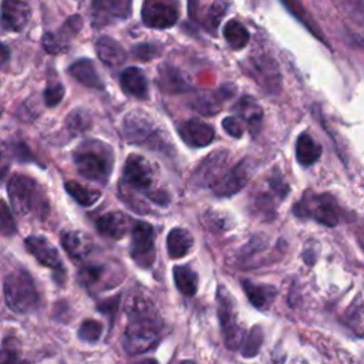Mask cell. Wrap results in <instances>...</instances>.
Returning <instances> with one entry per match:
<instances>
[{"mask_svg":"<svg viewBox=\"0 0 364 364\" xmlns=\"http://www.w3.org/2000/svg\"><path fill=\"white\" fill-rule=\"evenodd\" d=\"M255 164L250 158H245L237 162L233 168L228 169L223 176L212 186L216 196H232L237 193L250 179Z\"/></svg>","mask_w":364,"mask_h":364,"instance_id":"14","label":"cell"},{"mask_svg":"<svg viewBox=\"0 0 364 364\" xmlns=\"http://www.w3.org/2000/svg\"><path fill=\"white\" fill-rule=\"evenodd\" d=\"M321 155V146L309 135L301 134L296 142V159L303 166H310Z\"/></svg>","mask_w":364,"mask_h":364,"instance_id":"26","label":"cell"},{"mask_svg":"<svg viewBox=\"0 0 364 364\" xmlns=\"http://www.w3.org/2000/svg\"><path fill=\"white\" fill-rule=\"evenodd\" d=\"M216 301H218V318L222 328L225 344L229 350H237L242 346L246 333L237 323L235 300L223 284L218 287Z\"/></svg>","mask_w":364,"mask_h":364,"instance_id":"6","label":"cell"},{"mask_svg":"<svg viewBox=\"0 0 364 364\" xmlns=\"http://www.w3.org/2000/svg\"><path fill=\"white\" fill-rule=\"evenodd\" d=\"M155 235L154 228L148 222H135L131 230L129 253L134 262L148 269L155 262Z\"/></svg>","mask_w":364,"mask_h":364,"instance_id":"9","label":"cell"},{"mask_svg":"<svg viewBox=\"0 0 364 364\" xmlns=\"http://www.w3.org/2000/svg\"><path fill=\"white\" fill-rule=\"evenodd\" d=\"M16 222L7 203L0 199V233L3 236H13L16 233Z\"/></svg>","mask_w":364,"mask_h":364,"instance_id":"38","label":"cell"},{"mask_svg":"<svg viewBox=\"0 0 364 364\" xmlns=\"http://www.w3.org/2000/svg\"><path fill=\"white\" fill-rule=\"evenodd\" d=\"M228 10V3L225 0H213L209 4V10L205 14V17L202 18V24L208 28V30H215L219 23L220 18L225 16Z\"/></svg>","mask_w":364,"mask_h":364,"instance_id":"32","label":"cell"},{"mask_svg":"<svg viewBox=\"0 0 364 364\" xmlns=\"http://www.w3.org/2000/svg\"><path fill=\"white\" fill-rule=\"evenodd\" d=\"M242 287L249 299V301L256 307V309H266L269 307L276 294L277 289L270 284H260V283H253L249 279L242 280Z\"/></svg>","mask_w":364,"mask_h":364,"instance_id":"19","label":"cell"},{"mask_svg":"<svg viewBox=\"0 0 364 364\" xmlns=\"http://www.w3.org/2000/svg\"><path fill=\"white\" fill-rule=\"evenodd\" d=\"M102 274H104V267L102 266L90 264V266L82 267L78 272V280L81 282L82 286L92 287V286H95L101 280Z\"/></svg>","mask_w":364,"mask_h":364,"instance_id":"36","label":"cell"},{"mask_svg":"<svg viewBox=\"0 0 364 364\" xmlns=\"http://www.w3.org/2000/svg\"><path fill=\"white\" fill-rule=\"evenodd\" d=\"M193 246V237L189 230L183 228H173L166 236V250L171 259H181L186 256Z\"/></svg>","mask_w":364,"mask_h":364,"instance_id":"21","label":"cell"},{"mask_svg":"<svg viewBox=\"0 0 364 364\" xmlns=\"http://www.w3.org/2000/svg\"><path fill=\"white\" fill-rule=\"evenodd\" d=\"M10 57V51L4 44H0V65L4 64Z\"/></svg>","mask_w":364,"mask_h":364,"instance_id":"47","label":"cell"},{"mask_svg":"<svg viewBox=\"0 0 364 364\" xmlns=\"http://www.w3.org/2000/svg\"><path fill=\"white\" fill-rule=\"evenodd\" d=\"M178 132L188 145L195 148L208 146L215 138L213 128L200 119H188L179 124Z\"/></svg>","mask_w":364,"mask_h":364,"instance_id":"17","label":"cell"},{"mask_svg":"<svg viewBox=\"0 0 364 364\" xmlns=\"http://www.w3.org/2000/svg\"><path fill=\"white\" fill-rule=\"evenodd\" d=\"M78 338L85 343H95L101 338L102 334V324L97 320H84L78 327Z\"/></svg>","mask_w":364,"mask_h":364,"instance_id":"34","label":"cell"},{"mask_svg":"<svg viewBox=\"0 0 364 364\" xmlns=\"http://www.w3.org/2000/svg\"><path fill=\"white\" fill-rule=\"evenodd\" d=\"M132 13V0H92L91 21L95 28L117 20H127Z\"/></svg>","mask_w":364,"mask_h":364,"instance_id":"13","label":"cell"},{"mask_svg":"<svg viewBox=\"0 0 364 364\" xmlns=\"http://www.w3.org/2000/svg\"><path fill=\"white\" fill-rule=\"evenodd\" d=\"M175 287L185 296H193L198 290V274L186 264L173 267Z\"/></svg>","mask_w":364,"mask_h":364,"instance_id":"27","label":"cell"},{"mask_svg":"<svg viewBox=\"0 0 364 364\" xmlns=\"http://www.w3.org/2000/svg\"><path fill=\"white\" fill-rule=\"evenodd\" d=\"M141 17L151 28H169L179 17L178 0H144Z\"/></svg>","mask_w":364,"mask_h":364,"instance_id":"10","label":"cell"},{"mask_svg":"<svg viewBox=\"0 0 364 364\" xmlns=\"http://www.w3.org/2000/svg\"><path fill=\"white\" fill-rule=\"evenodd\" d=\"M282 4L284 6V9L299 21L301 23L318 41L321 43H326V37L324 34L321 33L318 24L314 21L313 16L309 13V10L304 7V4L300 1V0H280Z\"/></svg>","mask_w":364,"mask_h":364,"instance_id":"22","label":"cell"},{"mask_svg":"<svg viewBox=\"0 0 364 364\" xmlns=\"http://www.w3.org/2000/svg\"><path fill=\"white\" fill-rule=\"evenodd\" d=\"M124 181L128 188L144 191L145 195H149L155 181V171L152 164L141 155H129L124 166Z\"/></svg>","mask_w":364,"mask_h":364,"instance_id":"12","label":"cell"},{"mask_svg":"<svg viewBox=\"0 0 364 364\" xmlns=\"http://www.w3.org/2000/svg\"><path fill=\"white\" fill-rule=\"evenodd\" d=\"M127 311L129 323L122 336V347L131 355L146 353L156 346L161 336V327L154 316V307L144 297H132Z\"/></svg>","mask_w":364,"mask_h":364,"instance_id":"1","label":"cell"},{"mask_svg":"<svg viewBox=\"0 0 364 364\" xmlns=\"http://www.w3.org/2000/svg\"><path fill=\"white\" fill-rule=\"evenodd\" d=\"M264 333L262 326H255L252 330L245 336L242 343V355L245 358H253L259 354L260 347L263 344Z\"/></svg>","mask_w":364,"mask_h":364,"instance_id":"31","label":"cell"},{"mask_svg":"<svg viewBox=\"0 0 364 364\" xmlns=\"http://www.w3.org/2000/svg\"><path fill=\"white\" fill-rule=\"evenodd\" d=\"M161 87L165 88L166 91H172V92H181L183 90H186V87L183 85L181 75L178 74L176 70L171 68V67H162L161 68Z\"/></svg>","mask_w":364,"mask_h":364,"instance_id":"33","label":"cell"},{"mask_svg":"<svg viewBox=\"0 0 364 364\" xmlns=\"http://www.w3.org/2000/svg\"><path fill=\"white\" fill-rule=\"evenodd\" d=\"M121 85L128 94L136 98L144 100L148 97V81L144 71L138 67H128L122 71Z\"/></svg>","mask_w":364,"mask_h":364,"instance_id":"25","label":"cell"},{"mask_svg":"<svg viewBox=\"0 0 364 364\" xmlns=\"http://www.w3.org/2000/svg\"><path fill=\"white\" fill-rule=\"evenodd\" d=\"M223 37L230 48L242 50L247 46L250 34L247 28L237 20H229L223 26Z\"/></svg>","mask_w":364,"mask_h":364,"instance_id":"28","label":"cell"},{"mask_svg":"<svg viewBox=\"0 0 364 364\" xmlns=\"http://www.w3.org/2000/svg\"><path fill=\"white\" fill-rule=\"evenodd\" d=\"M132 53H134V55L136 58L145 60V61L151 60V58H154L156 55V50H155V47L152 44H138L136 47H134Z\"/></svg>","mask_w":364,"mask_h":364,"instance_id":"42","label":"cell"},{"mask_svg":"<svg viewBox=\"0 0 364 364\" xmlns=\"http://www.w3.org/2000/svg\"><path fill=\"white\" fill-rule=\"evenodd\" d=\"M26 249L28 250L30 255H33L43 266L58 270L60 273L64 272L63 262L60 257V253L57 247L46 237L31 235L24 240Z\"/></svg>","mask_w":364,"mask_h":364,"instance_id":"15","label":"cell"},{"mask_svg":"<svg viewBox=\"0 0 364 364\" xmlns=\"http://www.w3.org/2000/svg\"><path fill=\"white\" fill-rule=\"evenodd\" d=\"M30 20V7L21 0H4L1 6L0 24L4 30L20 31Z\"/></svg>","mask_w":364,"mask_h":364,"instance_id":"16","label":"cell"},{"mask_svg":"<svg viewBox=\"0 0 364 364\" xmlns=\"http://www.w3.org/2000/svg\"><path fill=\"white\" fill-rule=\"evenodd\" d=\"M61 246L73 259H84L91 250V240L82 232L67 230L61 235Z\"/></svg>","mask_w":364,"mask_h":364,"instance_id":"24","label":"cell"},{"mask_svg":"<svg viewBox=\"0 0 364 364\" xmlns=\"http://www.w3.org/2000/svg\"><path fill=\"white\" fill-rule=\"evenodd\" d=\"M124 134L129 144L158 152H168L169 149V142L165 139L162 129L141 111H132L125 117Z\"/></svg>","mask_w":364,"mask_h":364,"instance_id":"3","label":"cell"},{"mask_svg":"<svg viewBox=\"0 0 364 364\" xmlns=\"http://www.w3.org/2000/svg\"><path fill=\"white\" fill-rule=\"evenodd\" d=\"M118 301H119V296H115L114 299H109V300H105L104 303L98 304V310L104 314H107L109 317V320H112L114 314H115V310L118 307Z\"/></svg>","mask_w":364,"mask_h":364,"instance_id":"44","label":"cell"},{"mask_svg":"<svg viewBox=\"0 0 364 364\" xmlns=\"http://www.w3.org/2000/svg\"><path fill=\"white\" fill-rule=\"evenodd\" d=\"M73 159L78 173L85 179L97 183L108 182L114 168V152L105 142L84 141L75 148Z\"/></svg>","mask_w":364,"mask_h":364,"instance_id":"2","label":"cell"},{"mask_svg":"<svg viewBox=\"0 0 364 364\" xmlns=\"http://www.w3.org/2000/svg\"><path fill=\"white\" fill-rule=\"evenodd\" d=\"M344 14L355 21H364V1L363 0H336Z\"/></svg>","mask_w":364,"mask_h":364,"instance_id":"37","label":"cell"},{"mask_svg":"<svg viewBox=\"0 0 364 364\" xmlns=\"http://www.w3.org/2000/svg\"><path fill=\"white\" fill-rule=\"evenodd\" d=\"M245 70L266 94L276 95L280 92L282 74L272 57L266 54L250 57L245 63Z\"/></svg>","mask_w":364,"mask_h":364,"instance_id":"8","label":"cell"},{"mask_svg":"<svg viewBox=\"0 0 364 364\" xmlns=\"http://www.w3.org/2000/svg\"><path fill=\"white\" fill-rule=\"evenodd\" d=\"M181 364H195V361H192V360H183Z\"/></svg>","mask_w":364,"mask_h":364,"instance_id":"49","label":"cell"},{"mask_svg":"<svg viewBox=\"0 0 364 364\" xmlns=\"http://www.w3.org/2000/svg\"><path fill=\"white\" fill-rule=\"evenodd\" d=\"M7 193L17 215L23 216L37 210L44 213L47 210V199L41 188L27 175H13L7 183Z\"/></svg>","mask_w":364,"mask_h":364,"instance_id":"5","label":"cell"},{"mask_svg":"<svg viewBox=\"0 0 364 364\" xmlns=\"http://www.w3.org/2000/svg\"><path fill=\"white\" fill-rule=\"evenodd\" d=\"M67 125L73 134H80V132H84L91 125V118L85 111L75 109L68 115Z\"/></svg>","mask_w":364,"mask_h":364,"instance_id":"35","label":"cell"},{"mask_svg":"<svg viewBox=\"0 0 364 364\" xmlns=\"http://www.w3.org/2000/svg\"><path fill=\"white\" fill-rule=\"evenodd\" d=\"M64 97V87L60 82L51 84L44 90V101L47 107H54L61 102Z\"/></svg>","mask_w":364,"mask_h":364,"instance_id":"39","label":"cell"},{"mask_svg":"<svg viewBox=\"0 0 364 364\" xmlns=\"http://www.w3.org/2000/svg\"><path fill=\"white\" fill-rule=\"evenodd\" d=\"M228 162H229L228 151H222V149L213 151L198 164V166L192 172L191 182L199 188H206V186L212 188L228 171Z\"/></svg>","mask_w":364,"mask_h":364,"instance_id":"11","label":"cell"},{"mask_svg":"<svg viewBox=\"0 0 364 364\" xmlns=\"http://www.w3.org/2000/svg\"><path fill=\"white\" fill-rule=\"evenodd\" d=\"M68 71H70L73 78H75L78 82L84 84L85 87L95 88V90L104 88L102 80L100 78L92 61L88 60V58H82V60L75 61L74 64L70 65Z\"/></svg>","mask_w":364,"mask_h":364,"instance_id":"23","label":"cell"},{"mask_svg":"<svg viewBox=\"0 0 364 364\" xmlns=\"http://www.w3.org/2000/svg\"><path fill=\"white\" fill-rule=\"evenodd\" d=\"M293 212L299 218H311L326 226H336L338 223V206L328 193L303 198L296 203Z\"/></svg>","mask_w":364,"mask_h":364,"instance_id":"7","label":"cell"},{"mask_svg":"<svg viewBox=\"0 0 364 364\" xmlns=\"http://www.w3.org/2000/svg\"><path fill=\"white\" fill-rule=\"evenodd\" d=\"M236 109L242 115V118L247 122L252 132L259 129L260 122H262V109L253 98H250V97L242 98L239 101V104L236 105Z\"/></svg>","mask_w":364,"mask_h":364,"instance_id":"30","label":"cell"},{"mask_svg":"<svg viewBox=\"0 0 364 364\" xmlns=\"http://www.w3.org/2000/svg\"><path fill=\"white\" fill-rule=\"evenodd\" d=\"M10 164H11V149L4 142H0V182L7 176Z\"/></svg>","mask_w":364,"mask_h":364,"instance_id":"40","label":"cell"},{"mask_svg":"<svg viewBox=\"0 0 364 364\" xmlns=\"http://www.w3.org/2000/svg\"><path fill=\"white\" fill-rule=\"evenodd\" d=\"M95 50H97L100 60L109 67H117V65L122 64L127 57L122 46L117 40H114L108 36H102L97 40Z\"/></svg>","mask_w":364,"mask_h":364,"instance_id":"20","label":"cell"},{"mask_svg":"<svg viewBox=\"0 0 364 364\" xmlns=\"http://www.w3.org/2000/svg\"><path fill=\"white\" fill-rule=\"evenodd\" d=\"M13 155L20 161V162H27V161H34L31 152L27 149L24 144H17L13 146Z\"/></svg>","mask_w":364,"mask_h":364,"instance_id":"46","label":"cell"},{"mask_svg":"<svg viewBox=\"0 0 364 364\" xmlns=\"http://www.w3.org/2000/svg\"><path fill=\"white\" fill-rule=\"evenodd\" d=\"M132 364H158V363L154 358H144V360H139V361L132 363Z\"/></svg>","mask_w":364,"mask_h":364,"instance_id":"48","label":"cell"},{"mask_svg":"<svg viewBox=\"0 0 364 364\" xmlns=\"http://www.w3.org/2000/svg\"><path fill=\"white\" fill-rule=\"evenodd\" d=\"M64 188L67 191V193L70 196H73L75 199L77 203H80L81 206H91L94 205L100 196L101 192L98 189H92V188H87L75 181H68L64 183Z\"/></svg>","mask_w":364,"mask_h":364,"instance_id":"29","label":"cell"},{"mask_svg":"<svg viewBox=\"0 0 364 364\" xmlns=\"http://www.w3.org/2000/svg\"><path fill=\"white\" fill-rule=\"evenodd\" d=\"M1 353H3V358H1L0 364H30L27 360L20 358L13 347H10L9 350L3 348Z\"/></svg>","mask_w":364,"mask_h":364,"instance_id":"43","label":"cell"},{"mask_svg":"<svg viewBox=\"0 0 364 364\" xmlns=\"http://www.w3.org/2000/svg\"><path fill=\"white\" fill-rule=\"evenodd\" d=\"M222 127L223 129L233 138H240L243 135V128L242 124L239 122V119L236 117H226L222 121Z\"/></svg>","mask_w":364,"mask_h":364,"instance_id":"41","label":"cell"},{"mask_svg":"<svg viewBox=\"0 0 364 364\" xmlns=\"http://www.w3.org/2000/svg\"><path fill=\"white\" fill-rule=\"evenodd\" d=\"M3 293L7 307L18 314H26L38 306L40 294L33 277L26 270H16L6 276Z\"/></svg>","mask_w":364,"mask_h":364,"instance_id":"4","label":"cell"},{"mask_svg":"<svg viewBox=\"0 0 364 364\" xmlns=\"http://www.w3.org/2000/svg\"><path fill=\"white\" fill-rule=\"evenodd\" d=\"M43 46H44L46 51H48L51 54L60 53L63 50V47L60 44V40H57V37H54L53 34H46L43 37Z\"/></svg>","mask_w":364,"mask_h":364,"instance_id":"45","label":"cell"},{"mask_svg":"<svg viewBox=\"0 0 364 364\" xmlns=\"http://www.w3.org/2000/svg\"><path fill=\"white\" fill-rule=\"evenodd\" d=\"M131 220L129 218L122 212H108L102 216H100L95 222L97 230L111 239H122L127 232L129 230Z\"/></svg>","mask_w":364,"mask_h":364,"instance_id":"18","label":"cell"}]
</instances>
